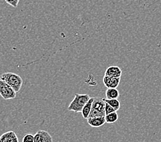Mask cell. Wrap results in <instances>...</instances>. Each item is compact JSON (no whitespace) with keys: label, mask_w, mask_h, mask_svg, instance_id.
<instances>
[{"label":"cell","mask_w":161,"mask_h":142,"mask_svg":"<svg viewBox=\"0 0 161 142\" xmlns=\"http://www.w3.org/2000/svg\"><path fill=\"white\" fill-rule=\"evenodd\" d=\"M0 79L6 82L13 88L17 93L20 91L23 84V80L19 75L13 72H6L1 75Z\"/></svg>","instance_id":"1"},{"label":"cell","mask_w":161,"mask_h":142,"mask_svg":"<svg viewBox=\"0 0 161 142\" xmlns=\"http://www.w3.org/2000/svg\"><path fill=\"white\" fill-rule=\"evenodd\" d=\"M89 94H75L74 100L68 107V110L74 111L75 113L81 112L84 106L90 99Z\"/></svg>","instance_id":"2"},{"label":"cell","mask_w":161,"mask_h":142,"mask_svg":"<svg viewBox=\"0 0 161 142\" xmlns=\"http://www.w3.org/2000/svg\"><path fill=\"white\" fill-rule=\"evenodd\" d=\"M0 95L5 100L14 99L16 97L17 92L6 82L0 79Z\"/></svg>","instance_id":"3"},{"label":"cell","mask_w":161,"mask_h":142,"mask_svg":"<svg viewBox=\"0 0 161 142\" xmlns=\"http://www.w3.org/2000/svg\"><path fill=\"white\" fill-rule=\"evenodd\" d=\"M120 80L121 77H112V76L104 75L103 78V82L106 87L117 88L119 85Z\"/></svg>","instance_id":"4"},{"label":"cell","mask_w":161,"mask_h":142,"mask_svg":"<svg viewBox=\"0 0 161 142\" xmlns=\"http://www.w3.org/2000/svg\"><path fill=\"white\" fill-rule=\"evenodd\" d=\"M53 139L45 130H39L34 135V142H52Z\"/></svg>","instance_id":"5"},{"label":"cell","mask_w":161,"mask_h":142,"mask_svg":"<svg viewBox=\"0 0 161 142\" xmlns=\"http://www.w3.org/2000/svg\"><path fill=\"white\" fill-rule=\"evenodd\" d=\"M0 142H19V139L16 133L10 130L0 136Z\"/></svg>","instance_id":"6"},{"label":"cell","mask_w":161,"mask_h":142,"mask_svg":"<svg viewBox=\"0 0 161 142\" xmlns=\"http://www.w3.org/2000/svg\"><path fill=\"white\" fill-rule=\"evenodd\" d=\"M88 124L92 127H100L106 123L105 116L102 117H95V118H89L87 119Z\"/></svg>","instance_id":"7"},{"label":"cell","mask_w":161,"mask_h":142,"mask_svg":"<svg viewBox=\"0 0 161 142\" xmlns=\"http://www.w3.org/2000/svg\"><path fill=\"white\" fill-rule=\"evenodd\" d=\"M105 75L112 76V77H121L122 71L119 67L117 66H111L106 70Z\"/></svg>","instance_id":"8"},{"label":"cell","mask_w":161,"mask_h":142,"mask_svg":"<svg viewBox=\"0 0 161 142\" xmlns=\"http://www.w3.org/2000/svg\"><path fill=\"white\" fill-rule=\"evenodd\" d=\"M105 104L106 103L102 98L95 97L94 98L93 104H92V108L100 111V112L105 113Z\"/></svg>","instance_id":"9"},{"label":"cell","mask_w":161,"mask_h":142,"mask_svg":"<svg viewBox=\"0 0 161 142\" xmlns=\"http://www.w3.org/2000/svg\"><path fill=\"white\" fill-rule=\"evenodd\" d=\"M94 98H90V99L88 101V102L86 103L85 105L82 108V110L81 111L82 117L85 119H87L89 118V113L91 112V110L92 109V104H93Z\"/></svg>","instance_id":"10"},{"label":"cell","mask_w":161,"mask_h":142,"mask_svg":"<svg viewBox=\"0 0 161 142\" xmlns=\"http://www.w3.org/2000/svg\"><path fill=\"white\" fill-rule=\"evenodd\" d=\"M106 98L108 99L118 98L119 97V92L117 88H108L106 91Z\"/></svg>","instance_id":"11"},{"label":"cell","mask_w":161,"mask_h":142,"mask_svg":"<svg viewBox=\"0 0 161 142\" xmlns=\"http://www.w3.org/2000/svg\"><path fill=\"white\" fill-rule=\"evenodd\" d=\"M119 118L118 114L117 111H114L113 113H110L109 114H106L105 116V120L106 123L108 124H113L117 122Z\"/></svg>","instance_id":"12"},{"label":"cell","mask_w":161,"mask_h":142,"mask_svg":"<svg viewBox=\"0 0 161 142\" xmlns=\"http://www.w3.org/2000/svg\"><path fill=\"white\" fill-rule=\"evenodd\" d=\"M103 99L106 103H108L110 106H112L113 108L116 110V111H117L119 109H120L121 104H120V102L118 101L117 98H113V99L103 98Z\"/></svg>","instance_id":"13"},{"label":"cell","mask_w":161,"mask_h":142,"mask_svg":"<svg viewBox=\"0 0 161 142\" xmlns=\"http://www.w3.org/2000/svg\"><path fill=\"white\" fill-rule=\"evenodd\" d=\"M106 116V113H102L100 112V111H99L96 109H93L92 108L91 110V112L89 113V118H95V117H102V116ZM87 118V119H88Z\"/></svg>","instance_id":"14"},{"label":"cell","mask_w":161,"mask_h":142,"mask_svg":"<svg viewBox=\"0 0 161 142\" xmlns=\"http://www.w3.org/2000/svg\"><path fill=\"white\" fill-rule=\"evenodd\" d=\"M114 111H116V110L114 109L112 106H110L108 104V103H106V104H105V113H106V115L109 114L110 113H113V112H114Z\"/></svg>","instance_id":"15"},{"label":"cell","mask_w":161,"mask_h":142,"mask_svg":"<svg viewBox=\"0 0 161 142\" xmlns=\"http://www.w3.org/2000/svg\"><path fill=\"white\" fill-rule=\"evenodd\" d=\"M23 141L28 142V141H34V135L32 134H27L24 138H23Z\"/></svg>","instance_id":"16"},{"label":"cell","mask_w":161,"mask_h":142,"mask_svg":"<svg viewBox=\"0 0 161 142\" xmlns=\"http://www.w3.org/2000/svg\"><path fill=\"white\" fill-rule=\"evenodd\" d=\"M5 1L7 3L14 8H17L19 2V0H5Z\"/></svg>","instance_id":"17"}]
</instances>
